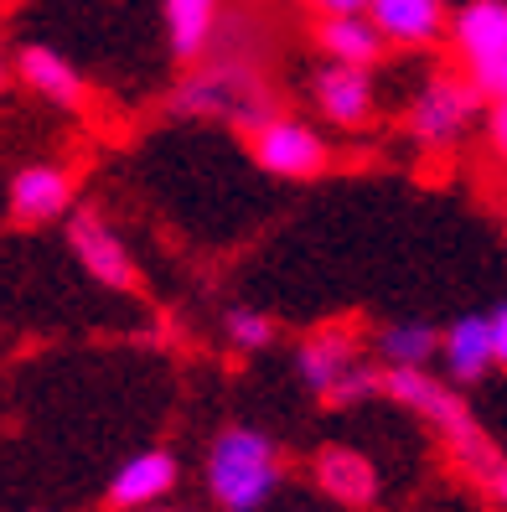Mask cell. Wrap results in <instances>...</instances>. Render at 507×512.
Instances as JSON below:
<instances>
[{
	"mask_svg": "<svg viewBox=\"0 0 507 512\" xmlns=\"http://www.w3.org/2000/svg\"><path fill=\"white\" fill-rule=\"evenodd\" d=\"M166 109L176 119H202V125H233L238 135H249L254 125H264L280 104L270 94L264 73L254 68V57H233V52H213L207 63L187 68V78L171 88Z\"/></svg>",
	"mask_w": 507,
	"mask_h": 512,
	"instance_id": "cell-1",
	"label": "cell"
},
{
	"mask_svg": "<svg viewBox=\"0 0 507 512\" xmlns=\"http://www.w3.org/2000/svg\"><path fill=\"white\" fill-rule=\"evenodd\" d=\"M383 394H389L399 409L420 414L425 425L445 440V450H451V461L471 476H492L497 471V450L492 440L482 435V425H476V414L466 409L461 388L445 378V373H430V368H383Z\"/></svg>",
	"mask_w": 507,
	"mask_h": 512,
	"instance_id": "cell-2",
	"label": "cell"
},
{
	"mask_svg": "<svg viewBox=\"0 0 507 512\" xmlns=\"http://www.w3.org/2000/svg\"><path fill=\"white\" fill-rule=\"evenodd\" d=\"M280 445L254 430V425H228L213 435L202 461L207 497L218 502V512H259L280 487Z\"/></svg>",
	"mask_w": 507,
	"mask_h": 512,
	"instance_id": "cell-3",
	"label": "cell"
},
{
	"mask_svg": "<svg viewBox=\"0 0 507 512\" xmlns=\"http://www.w3.org/2000/svg\"><path fill=\"white\" fill-rule=\"evenodd\" d=\"M482 114H487V99L476 94L456 68H440V73H430L409 94V104H404V135H409V145L440 156V150L461 145L476 130V119H482Z\"/></svg>",
	"mask_w": 507,
	"mask_h": 512,
	"instance_id": "cell-4",
	"label": "cell"
},
{
	"mask_svg": "<svg viewBox=\"0 0 507 512\" xmlns=\"http://www.w3.org/2000/svg\"><path fill=\"white\" fill-rule=\"evenodd\" d=\"M451 57L456 73L487 104L507 99V0H461L451 11Z\"/></svg>",
	"mask_w": 507,
	"mask_h": 512,
	"instance_id": "cell-5",
	"label": "cell"
},
{
	"mask_svg": "<svg viewBox=\"0 0 507 512\" xmlns=\"http://www.w3.org/2000/svg\"><path fill=\"white\" fill-rule=\"evenodd\" d=\"M249 145V161L270 176V182H321L326 171H332V145L326 135L311 125V119L290 114V109H275L264 125H254L244 135Z\"/></svg>",
	"mask_w": 507,
	"mask_h": 512,
	"instance_id": "cell-6",
	"label": "cell"
},
{
	"mask_svg": "<svg viewBox=\"0 0 507 512\" xmlns=\"http://www.w3.org/2000/svg\"><path fill=\"white\" fill-rule=\"evenodd\" d=\"M68 254L78 259V269L94 285H104L114 295H135L140 290V264H135L130 244L119 238V228L99 213V207H73V218H68Z\"/></svg>",
	"mask_w": 507,
	"mask_h": 512,
	"instance_id": "cell-7",
	"label": "cell"
},
{
	"mask_svg": "<svg viewBox=\"0 0 507 512\" xmlns=\"http://www.w3.org/2000/svg\"><path fill=\"white\" fill-rule=\"evenodd\" d=\"M73 202H78V176L68 161H21L11 171V187H6V218L16 228H47L57 218H73Z\"/></svg>",
	"mask_w": 507,
	"mask_h": 512,
	"instance_id": "cell-8",
	"label": "cell"
},
{
	"mask_svg": "<svg viewBox=\"0 0 507 512\" xmlns=\"http://www.w3.org/2000/svg\"><path fill=\"white\" fill-rule=\"evenodd\" d=\"M363 363H368L363 337H357V326H347V321H326V326L306 331L301 347H295V373H301V383L321 404H332Z\"/></svg>",
	"mask_w": 507,
	"mask_h": 512,
	"instance_id": "cell-9",
	"label": "cell"
},
{
	"mask_svg": "<svg viewBox=\"0 0 507 512\" xmlns=\"http://www.w3.org/2000/svg\"><path fill=\"white\" fill-rule=\"evenodd\" d=\"M311 104L321 125L332 130H368L378 114V83L373 68H347V63H321L311 73Z\"/></svg>",
	"mask_w": 507,
	"mask_h": 512,
	"instance_id": "cell-10",
	"label": "cell"
},
{
	"mask_svg": "<svg viewBox=\"0 0 507 512\" xmlns=\"http://www.w3.org/2000/svg\"><path fill=\"white\" fill-rule=\"evenodd\" d=\"M11 73L26 94L52 104V109H68V114L88 109V78L73 68V57H63L47 42H21L11 57Z\"/></svg>",
	"mask_w": 507,
	"mask_h": 512,
	"instance_id": "cell-11",
	"label": "cell"
},
{
	"mask_svg": "<svg viewBox=\"0 0 507 512\" xmlns=\"http://www.w3.org/2000/svg\"><path fill=\"white\" fill-rule=\"evenodd\" d=\"M176 481H182V461H176V450L151 445V450H135V456L109 476L104 502L114 512H145V507L166 502L176 492Z\"/></svg>",
	"mask_w": 507,
	"mask_h": 512,
	"instance_id": "cell-12",
	"label": "cell"
},
{
	"mask_svg": "<svg viewBox=\"0 0 507 512\" xmlns=\"http://www.w3.org/2000/svg\"><path fill=\"white\" fill-rule=\"evenodd\" d=\"M223 0H161V32H166V52L171 63L197 68L218 52L223 37Z\"/></svg>",
	"mask_w": 507,
	"mask_h": 512,
	"instance_id": "cell-13",
	"label": "cell"
},
{
	"mask_svg": "<svg viewBox=\"0 0 507 512\" xmlns=\"http://www.w3.org/2000/svg\"><path fill=\"white\" fill-rule=\"evenodd\" d=\"M368 16L389 37V47L404 52H425L451 37V6L445 0H373Z\"/></svg>",
	"mask_w": 507,
	"mask_h": 512,
	"instance_id": "cell-14",
	"label": "cell"
},
{
	"mask_svg": "<svg viewBox=\"0 0 507 512\" xmlns=\"http://www.w3.org/2000/svg\"><path fill=\"white\" fill-rule=\"evenodd\" d=\"M497 368V347H492V316L466 311L451 326L440 331V373L451 378L456 388L482 383Z\"/></svg>",
	"mask_w": 507,
	"mask_h": 512,
	"instance_id": "cell-15",
	"label": "cell"
},
{
	"mask_svg": "<svg viewBox=\"0 0 507 512\" xmlns=\"http://www.w3.org/2000/svg\"><path fill=\"white\" fill-rule=\"evenodd\" d=\"M311 476H316V487L342 507L363 512V507L378 502V466L352 445H321L316 461H311Z\"/></svg>",
	"mask_w": 507,
	"mask_h": 512,
	"instance_id": "cell-16",
	"label": "cell"
},
{
	"mask_svg": "<svg viewBox=\"0 0 507 512\" xmlns=\"http://www.w3.org/2000/svg\"><path fill=\"white\" fill-rule=\"evenodd\" d=\"M321 63H347V68H378L389 37L373 26V16H321L311 32Z\"/></svg>",
	"mask_w": 507,
	"mask_h": 512,
	"instance_id": "cell-17",
	"label": "cell"
},
{
	"mask_svg": "<svg viewBox=\"0 0 507 512\" xmlns=\"http://www.w3.org/2000/svg\"><path fill=\"white\" fill-rule=\"evenodd\" d=\"M368 347L383 368H430L440 357V331L430 321H378Z\"/></svg>",
	"mask_w": 507,
	"mask_h": 512,
	"instance_id": "cell-18",
	"label": "cell"
},
{
	"mask_svg": "<svg viewBox=\"0 0 507 512\" xmlns=\"http://www.w3.org/2000/svg\"><path fill=\"white\" fill-rule=\"evenodd\" d=\"M223 342H228L233 352L254 357V352H270V347L280 342V326H275V316H270V311L228 306V311H223Z\"/></svg>",
	"mask_w": 507,
	"mask_h": 512,
	"instance_id": "cell-19",
	"label": "cell"
},
{
	"mask_svg": "<svg viewBox=\"0 0 507 512\" xmlns=\"http://www.w3.org/2000/svg\"><path fill=\"white\" fill-rule=\"evenodd\" d=\"M482 135H487V145H492V156L507 161V99L487 104V114H482Z\"/></svg>",
	"mask_w": 507,
	"mask_h": 512,
	"instance_id": "cell-20",
	"label": "cell"
},
{
	"mask_svg": "<svg viewBox=\"0 0 507 512\" xmlns=\"http://www.w3.org/2000/svg\"><path fill=\"white\" fill-rule=\"evenodd\" d=\"M306 6H311L316 21H321V16H368L373 0H306Z\"/></svg>",
	"mask_w": 507,
	"mask_h": 512,
	"instance_id": "cell-21",
	"label": "cell"
},
{
	"mask_svg": "<svg viewBox=\"0 0 507 512\" xmlns=\"http://www.w3.org/2000/svg\"><path fill=\"white\" fill-rule=\"evenodd\" d=\"M492 316V347H497V368H507V300L497 311H487Z\"/></svg>",
	"mask_w": 507,
	"mask_h": 512,
	"instance_id": "cell-22",
	"label": "cell"
},
{
	"mask_svg": "<svg viewBox=\"0 0 507 512\" xmlns=\"http://www.w3.org/2000/svg\"><path fill=\"white\" fill-rule=\"evenodd\" d=\"M487 487H492V497H497V507L507 512V461H497V471L487 476Z\"/></svg>",
	"mask_w": 507,
	"mask_h": 512,
	"instance_id": "cell-23",
	"label": "cell"
},
{
	"mask_svg": "<svg viewBox=\"0 0 507 512\" xmlns=\"http://www.w3.org/2000/svg\"><path fill=\"white\" fill-rule=\"evenodd\" d=\"M145 512H197V507H176V502H156V507H145Z\"/></svg>",
	"mask_w": 507,
	"mask_h": 512,
	"instance_id": "cell-24",
	"label": "cell"
},
{
	"mask_svg": "<svg viewBox=\"0 0 507 512\" xmlns=\"http://www.w3.org/2000/svg\"><path fill=\"white\" fill-rule=\"evenodd\" d=\"M445 6H451V11H456V6H461V0H445Z\"/></svg>",
	"mask_w": 507,
	"mask_h": 512,
	"instance_id": "cell-25",
	"label": "cell"
},
{
	"mask_svg": "<svg viewBox=\"0 0 507 512\" xmlns=\"http://www.w3.org/2000/svg\"><path fill=\"white\" fill-rule=\"evenodd\" d=\"M0 88H6V68H0Z\"/></svg>",
	"mask_w": 507,
	"mask_h": 512,
	"instance_id": "cell-26",
	"label": "cell"
}]
</instances>
